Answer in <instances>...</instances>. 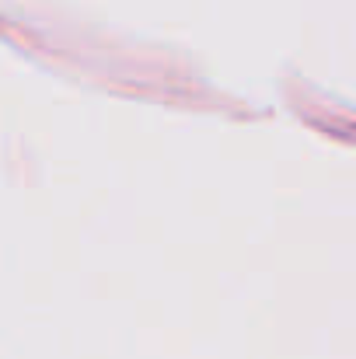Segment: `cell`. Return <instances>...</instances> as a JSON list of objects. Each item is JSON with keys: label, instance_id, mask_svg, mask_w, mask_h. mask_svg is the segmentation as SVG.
Here are the masks:
<instances>
[]
</instances>
